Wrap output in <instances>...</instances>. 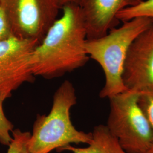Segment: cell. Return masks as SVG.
Instances as JSON below:
<instances>
[{"mask_svg": "<svg viewBox=\"0 0 153 153\" xmlns=\"http://www.w3.org/2000/svg\"><path fill=\"white\" fill-rule=\"evenodd\" d=\"M55 21L31 55L30 64L34 76L53 79L85 65L90 57L86 49L87 31L78 5L62 7Z\"/></svg>", "mask_w": 153, "mask_h": 153, "instance_id": "obj_1", "label": "cell"}, {"mask_svg": "<svg viewBox=\"0 0 153 153\" xmlns=\"http://www.w3.org/2000/svg\"><path fill=\"white\" fill-rule=\"evenodd\" d=\"M76 104L75 88L66 80L56 91L49 114L37 115L28 143L31 153L61 152L71 143L90 142L91 133L79 131L72 124L71 110Z\"/></svg>", "mask_w": 153, "mask_h": 153, "instance_id": "obj_2", "label": "cell"}, {"mask_svg": "<svg viewBox=\"0 0 153 153\" xmlns=\"http://www.w3.org/2000/svg\"><path fill=\"white\" fill-rule=\"evenodd\" d=\"M153 19L145 17L123 22L119 27L111 29L101 38L87 40L85 49L88 57L103 69L105 84L99 97H110L126 91L123 74L128 49L137 36L150 25Z\"/></svg>", "mask_w": 153, "mask_h": 153, "instance_id": "obj_3", "label": "cell"}, {"mask_svg": "<svg viewBox=\"0 0 153 153\" xmlns=\"http://www.w3.org/2000/svg\"><path fill=\"white\" fill-rule=\"evenodd\" d=\"M138 92L126 90L109 98L107 126L128 153H144L153 143V133L138 103Z\"/></svg>", "mask_w": 153, "mask_h": 153, "instance_id": "obj_4", "label": "cell"}, {"mask_svg": "<svg viewBox=\"0 0 153 153\" xmlns=\"http://www.w3.org/2000/svg\"><path fill=\"white\" fill-rule=\"evenodd\" d=\"M62 7L58 0H11L12 35L38 41L39 44L58 19Z\"/></svg>", "mask_w": 153, "mask_h": 153, "instance_id": "obj_5", "label": "cell"}, {"mask_svg": "<svg viewBox=\"0 0 153 153\" xmlns=\"http://www.w3.org/2000/svg\"><path fill=\"white\" fill-rule=\"evenodd\" d=\"M39 44L14 36L0 40V93L6 99L23 83L33 82L30 61Z\"/></svg>", "mask_w": 153, "mask_h": 153, "instance_id": "obj_6", "label": "cell"}, {"mask_svg": "<svg viewBox=\"0 0 153 153\" xmlns=\"http://www.w3.org/2000/svg\"><path fill=\"white\" fill-rule=\"evenodd\" d=\"M123 80L127 90L140 92L153 86V19L131 44L126 56Z\"/></svg>", "mask_w": 153, "mask_h": 153, "instance_id": "obj_7", "label": "cell"}, {"mask_svg": "<svg viewBox=\"0 0 153 153\" xmlns=\"http://www.w3.org/2000/svg\"><path fill=\"white\" fill-rule=\"evenodd\" d=\"M143 0H81L79 6L87 31V40L104 36L116 27L117 14L126 7L137 5Z\"/></svg>", "mask_w": 153, "mask_h": 153, "instance_id": "obj_8", "label": "cell"}, {"mask_svg": "<svg viewBox=\"0 0 153 153\" xmlns=\"http://www.w3.org/2000/svg\"><path fill=\"white\" fill-rule=\"evenodd\" d=\"M91 133L92 138L88 146L76 148L70 145L63 148L61 152L67 150L73 153H128L105 125L100 124L95 126Z\"/></svg>", "mask_w": 153, "mask_h": 153, "instance_id": "obj_9", "label": "cell"}, {"mask_svg": "<svg viewBox=\"0 0 153 153\" xmlns=\"http://www.w3.org/2000/svg\"><path fill=\"white\" fill-rule=\"evenodd\" d=\"M139 17L153 19V0H143L137 5L126 7L117 14L119 22H127Z\"/></svg>", "mask_w": 153, "mask_h": 153, "instance_id": "obj_10", "label": "cell"}, {"mask_svg": "<svg viewBox=\"0 0 153 153\" xmlns=\"http://www.w3.org/2000/svg\"><path fill=\"white\" fill-rule=\"evenodd\" d=\"M30 136L31 133L28 131L14 129L12 132L13 139L6 153H31L28 146Z\"/></svg>", "mask_w": 153, "mask_h": 153, "instance_id": "obj_11", "label": "cell"}, {"mask_svg": "<svg viewBox=\"0 0 153 153\" xmlns=\"http://www.w3.org/2000/svg\"><path fill=\"white\" fill-rule=\"evenodd\" d=\"M6 98L0 93V143L8 146L12 141L14 125L5 116L3 103Z\"/></svg>", "mask_w": 153, "mask_h": 153, "instance_id": "obj_12", "label": "cell"}, {"mask_svg": "<svg viewBox=\"0 0 153 153\" xmlns=\"http://www.w3.org/2000/svg\"><path fill=\"white\" fill-rule=\"evenodd\" d=\"M138 103L145 115L153 133V86L138 92Z\"/></svg>", "mask_w": 153, "mask_h": 153, "instance_id": "obj_13", "label": "cell"}, {"mask_svg": "<svg viewBox=\"0 0 153 153\" xmlns=\"http://www.w3.org/2000/svg\"><path fill=\"white\" fill-rule=\"evenodd\" d=\"M11 1L0 0V40L13 36L9 16Z\"/></svg>", "mask_w": 153, "mask_h": 153, "instance_id": "obj_14", "label": "cell"}, {"mask_svg": "<svg viewBox=\"0 0 153 153\" xmlns=\"http://www.w3.org/2000/svg\"><path fill=\"white\" fill-rule=\"evenodd\" d=\"M61 7L68 5H79L81 0H58Z\"/></svg>", "mask_w": 153, "mask_h": 153, "instance_id": "obj_15", "label": "cell"}, {"mask_svg": "<svg viewBox=\"0 0 153 153\" xmlns=\"http://www.w3.org/2000/svg\"><path fill=\"white\" fill-rule=\"evenodd\" d=\"M144 153H153V143Z\"/></svg>", "mask_w": 153, "mask_h": 153, "instance_id": "obj_16", "label": "cell"}]
</instances>
